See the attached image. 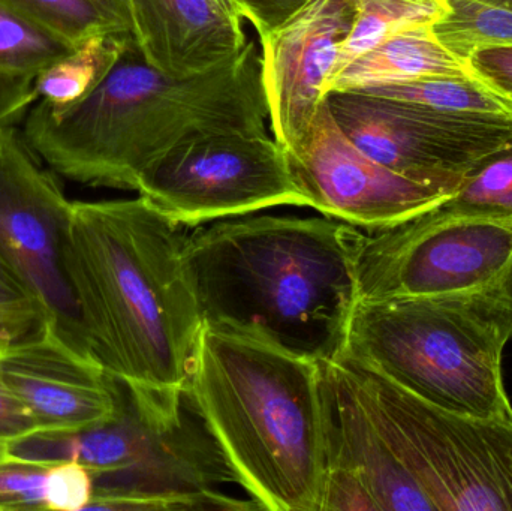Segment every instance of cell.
Listing matches in <instances>:
<instances>
[{"instance_id":"obj_20","label":"cell","mask_w":512,"mask_h":511,"mask_svg":"<svg viewBox=\"0 0 512 511\" xmlns=\"http://www.w3.org/2000/svg\"><path fill=\"white\" fill-rule=\"evenodd\" d=\"M351 3L354 21L340 45L334 72L403 30L435 24L448 11L447 0H351Z\"/></svg>"},{"instance_id":"obj_15","label":"cell","mask_w":512,"mask_h":511,"mask_svg":"<svg viewBox=\"0 0 512 511\" xmlns=\"http://www.w3.org/2000/svg\"><path fill=\"white\" fill-rule=\"evenodd\" d=\"M0 372L38 431H83L116 414V378L41 324L0 350Z\"/></svg>"},{"instance_id":"obj_8","label":"cell","mask_w":512,"mask_h":511,"mask_svg":"<svg viewBox=\"0 0 512 511\" xmlns=\"http://www.w3.org/2000/svg\"><path fill=\"white\" fill-rule=\"evenodd\" d=\"M512 275V218L454 215L436 206L385 230L364 231L357 300L474 293Z\"/></svg>"},{"instance_id":"obj_14","label":"cell","mask_w":512,"mask_h":511,"mask_svg":"<svg viewBox=\"0 0 512 511\" xmlns=\"http://www.w3.org/2000/svg\"><path fill=\"white\" fill-rule=\"evenodd\" d=\"M352 21L351 0H312L288 23L259 36L268 125L288 155L309 137Z\"/></svg>"},{"instance_id":"obj_29","label":"cell","mask_w":512,"mask_h":511,"mask_svg":"<svg viewBox=\"0 0 512 511\" xmlns=\"http://www.w3.org/2000/svg\"><path fill=\"white\" fill-rule=\"evenodd\" d=\"M38 431L32 413L12 392L0 372V443H12Z\"/></svg>"},{"instance_id":"obj_16","label":"cell","mask_w":512,"mask_h":511,"mask_svg":"<svg viewBox=\"0 0 512 511\" xmlns=\"http://www.w3.org/2000/svg\"><path fill=\"white\" fill-rule=\"evenodd\" d=\"M132 24L144 59L173 77L224 65L249 42L242 18L216 0H132Z\"/></svg>"},{"instance_id":"obj_27","label":"cell","mask_w":512,"mask_h":511,"mask_svg":"<svg viewBox=\"0 0 512 511\" xmlns=\"http://www.w3.org/2000/svg\"><path fill=\"white\" fill-rule=\"evenodd\" d=\"M466 63L471 74L496 95L512 98V45L478 48Z\"/></svg>"},{"instance_id":"obj_34","label":"cell","mask_w":512,"mask_h":511,"mask_svg":"<svg viewBox=\"0 0 512 511\" xmlns=\"http://www.w3.org/2000/svg\"><path fill=\"white\" fill-rule=\"evenodd\" d=\"M483 2L493 3V5L504 6V8L512 9V0H483Z\"/></svg>"},{"instance_id":"obj_6","label":"cell","mask_w":512,"mask_h":511,"mask_svg":"<svg viewBox=\"0 0 512 511\" xmlns=\"http://www.w3.org/2000/svg\"><path fill=\"white\" fill-rule=\"evenodd\" d=\"M511 339L512 275L474 293L357 300L339 360L444 410L512 417L502 374Z\"/></svg>"},{"instance_id":"obj_7","label":"cell","mask_w":512,"mask_h":511,"mask_svg":"<svg viewBox=\"0 0 512 511\" xmlns=\"http://www.w3.org/2000/svg\"><path fill=\"white\" fill-rule=\"evenodd\" d=\"M336 363L435 511H512V417L444 410L372 369Z\"/></svg>"},{"instance_id":"obj_28","label":"cell","mask_w":512,"mask_h":511,"mask_svg":"<svg viewBox=\"0 0 512 511\" xmlns=\"http://www.w3.org/2000/svg\"><path fill=\"white\" fill-rule=\"evenodd\" d=\"M310 2L312 0H236L243 20H248L259 36L282 27Z\"/></svg>"},{"instance_id":"obj_5","label":"cell","mask_w":512,"mask_h":511,"mask_svg":"<svg viewBox=\"0 0 512 511\" xmlns=\"http://www.w3.org/2000/svg\"><path fill=\"white\" fill-rule=\"evenodd\" d=\"M116 390L113 419L83 431L33 432L9 443L8 455L80 462L93 479L87 510H261L222 492L236 477L188 393L159 398L117 378Z\"/></svg>"},{"instance_id":"obj_13","label":"cell","mask_w":512,"mask_h":511,"mask_svg":"<svg viewBox=\"0 0 512 511\" xmlns=\"http://www.w3.org/2000/svg\"><path fill=\"white\" fill-rule=\"evenodd\" d=\"M324 366L325 474L319 511H435L349 387Z\"/></svg>"},{"instance_id":"obj_21","label":"cell","mask_w":512,"mask_h":511,"mask_svg":"<svg viewBox=\"0 0 512 511\" xmlns=\"http://www.w3.org/2000/svg\"><path fill=\"white\" fill-rule=\"evenodd\" d=\"M382 98L397 99L444 111L508 113L507 101L474 75H433L402 83L361 90Z\"/></svg>"},{"instance_id":"obj_31","label":"cell","mask_w":512,"mask_h":511,"mask_svg":"<svg viewBox=\"0 0 512 511\" xmlns=\"http://www.w3.org/2000/svg\"><path fill=\"white\" fill-rule=\"evenodd\" d=\"M0 308H35L29 293L0 257ZM38 311V309H36ZM41 317V315H39Z\"/></svg>"},{"instance_id":"obj_4","label":"cell","mask_w":512,"mask_h":511,"mask_svg":"<svg viewBox=\"0 0 512 511\" xmlns=\"http://www.w3.org/2000/svg\"><path fill=\"white\" fill-rule=\"evenodd\" d=\"M186 393L261 510L319 511L324 366L255 327L204 321Z\"/></svg>"},{"instance_id":"obj_30","label":"cell","mask_w":512,"mask_h":511,"mask_svg":"<svg viewBox=\"0 0 512 511\" xmlns=\"http://www.w3.org/2000/svg\"><path fill=\"white\" fill-rule=\"evenodd\" d=\"M41 324L33 308H0V350L11 342L29 335Z\"/></svg>"},{"instance_id":"obj_2","label":"cell","mask_w":512,"mask_h":511,"mask_svg":"<svg viewBox=\"0 0 512 511\" xmlns=\"http://www.w3.org/2000/svg\"><path fill=\"white\" fill-rule=\"evenodd\" d=\"M261 50L192 77L164 74L134 36L107 77L77 104L35 102L21 138L53 173L93 188L137 191L141 174L183 141L213 132H267Z\"/></svg>"},{"instance_id":"obj_3","label":"cell","mask_w":512,"mask_h":511,"mask_svg":"<svg viewBox=\"0 0 512 511\" xmlns=\"http://www.w3.org/2000/svg\"><path fill=\"white\" fill-rule=\"evenodd\" d=\"M364 231L328 216L222 219L188 234L204 321L255 327L318 363L342 356Z\"/></svg>"},{"instance_id":"obj_23","label":"cell","mask_w":512,"mask_h":511,"mask_svg":"<svg viewBox=\"0 0 512 511\" xmlns=\"http://www.w3.org/2000/svg\"><path fill=\"white\" fill-rule=\"evenodd\" d=\"M0 6L71 47H78L93 36L126 33L93 0H0Z\"/></svg>"},{"instance_id":"obj_12","label":"cell","mask_w":512,"mask_h":511,"mask_svg":"<svg viewBox=\"0 0 512 511\" xmlns=\"http://www.w3.org/2000/svg\"><path fill=\"white\" fill-rule=\"evenodd\" d=\"M288 158L310 209L366 233L402 224L454 194L400 176L370 158L337 125L325 99L309 137Z\"/></svg>"},{"instance_id":"obj_9","label":"cell","mask_w":512,"mask_h":511,"mask_svg":"<svg viewBox=\"0 0 512 511\" xmlns=\"http://www.w3.org/2000/svg\"><path fill=\"white\" fill-rule=\"evenodd\" d=\"M137 192L180 227L309 207L288 153L268 132H213L183 141L141 174Z\"/></svg>"},{"instance_id":"obj_24","label":"cell","mask_w":512,"mask_h":511,"mask_svg":"<svg viewBox=\"0 0 512 511\" xmlns=\"http://www.w3.org/2000/svg\"><path fill=\"white\" fill-rule=\"evenodd\" d=\"M439 209L454 215L512 218V144L481 159Z\"/></svg>"},{"instance_id":"obj_35","label":"cell","mask_w":512,"mask_h":511,"mask_svg":"<svg viewBox=\"0 0 512 511\" xmlns=\"http://www.w3.org/2000/svg\"><path fill=\"white\" fill-rule=\"evenodd\" d=\"M8 456V444L0 443V459L6 458Z\"/></svg>"},{"instance_id":"obj_33","label":"cell","mask_w":512,"mask_h":511,"mask_svg":"<svg viewBox=\"0 0 512 511\" xmlns=\"http://www.w3.org/2000/svg\"><path fill=\"white\" fill-rule=\"evenodd\" d=\"M225 11L230 12V14L236 15V17L242 18L240 15L239 8H237L236 0H216ZM243 20V18H242Z\"/></svg>"},{"instance_id":"obj_26","label":"cell","mask_w":512,"mask_h":511,"mask_svg":"<svg viewBox=\"0 0 512 511\" xmlns=\"http://www.w3.org/2000/svg\"><path fill=\"white\" fill-rule=\"evenodd\" d=\"M92 498V474L84 465L75 461L50 464L47 482L48 511L87 510Z\"/></svg>"},{"instance_id":"obj_1","label":"cell","mask_w":512,"mask_h":511,"mask_svg":"<svg viewBox=\"0 0 512 511\" xmlns=\"http://www.w3.org/2000/svg\"><path fill=\"white\" fill-rule=\"evenodd\" d=\"M188 234L143 197L72 201L63 263L81 324L108 374L165 399L185 395L204 320Z\"/></svg>"},{"instance_id":"obj_19","label":"cell","mask_w":512,"mask_h":511,"mask_svg":"<svg viewBox=\"0 0 512 511\" xmlns=\"http://www.w3.org/2000/svg\"><path fill=\"white\" fill-rule=\"evenodd\" d=\"M132 35L93 36L51 63L35 84L36 102L66 108L86 98L113 69Z\"/></svg>"},{"instance_id":"obj_18","label":"cell","mask_w":512,"mask_h":511,"mask_svg":"<svg viewBox=\"0 0 512 511\" xmlns=\"http://www.w3.org/2000/svg\"><path fill=\"white\" fill-rule=\"evenodd\" d=\"M71 45L0 6V128H15L36 102L35 84Z\"/></svg>"},{"instance_id":"obj_17","label":"cell","mask_w":512,"mask_h":511,"mask_svg":"<svg viewBox=\"0 0 512 511\" xmlns=\"http://www.w3.org/2000/svg\"><path fill=\"white\" fill-rule=\"evenodd\" d=\"M432 26L403 30L352 60L328 78L325 95L361 92L433 75L471 74L468 63L439 42Z\"/></svg>"},{"instance_id":"obj_22","label":"cell","mask_w":512,"mask_h":511,"mask_svg":"<svg viewBox=\"0 0 512 511\" xmlns=\"http://www.w3.org/2000/svg\"><path fill=\"white\" fill-rule=\"evenodd\" d=\"M447 3V14L433 24V32L463 62L478 48L512 45V9L483 0Z\"/></svg>"},{"instance_id":"obj_32","label":"cell","mask_w":512,"mask_h":511,"mask_svg":"<svg viewBox=\"0 0 512 511\" xmlns=\"http://www.w3.org/2000/svg\"><path fill=\"white\" fill-rule=\"evenodd\" d=\"M102 11L107 12L126 33L134 29L132 24V0H93Z\"/></svg>"},{"instance_id":"obj_25","label":"cell","mask_w":512,"mask_h":511,"mask_svg":"<svg viewBox=\"0 0 512 511\" xmlns=\"http://www.w3.org/2000/svg\"><path fill=\"white\" fill-rule=\"evenodd\" d=\"M48 471L44 462L0 459V511L47 510Z\"/></svg>"},{"instance_id":"obj_10","label":"cell","mask_w":512,"mask_h":511,"mask_svg":"<svg viewBox=\"0 0 512 511\" xmlns=\"http://www.w3.org/2000/svg\"><path fill=\"white\" fill-rule=\"evenodd\" d=\"M325 102L349 140L415 182L456 192L490 153L512 144V117L436 110L364 92H330Z\"/></svg>"},{"instance_id":"obj_36","label":"cell","mask_w":512,"mask_h":511,"mask_svg":"<svg viewBox=\"0 0 512 511\" xmlns=\"http://www.w3.org/2000/svg\"><path fill=\"white\" fill-rule=\"evenodd\" d=\"M505 101H507L508 113H510V116L512 117V98L511 99H505Z\"/></svg>"},{"instance_id":"obj_11","label":"cell","mask_w":512,"mask_h":511,"mask_svg":"<svg viewBox=\"0 0 512 511\" xmlns=\"http://www.w3.org/2000/svg\"><path fill=\"white\" fill-rule=\"evenodd\" d=\"M71 206L17 129L0 128V257L29 293L41 326L96 359L63 263Z\"/></svg>"}]
</instances>
